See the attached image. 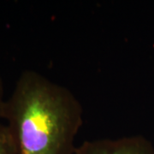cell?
Here are the masks:
<instances>
[{"label":"cell","instance_id":"1","mask_svg":"<svg viewBox=\"0 0 154 154\" xmlns=\"http://www.w3.org/2000/svg\"><path fill=\"white\" fill-rule=\"evenodd\" d=\"M1 119L7 121L18 154H75L83 107L69 88L26 70L5 100Z\"/></svg>","mask_w":154,"mask_h":154},{"label":"cell","instance_id":"2","mask_svg":"<svg viewBox=\"0 0 154 154\" xmlns=\"http://www.w3.org/2000/svg\"><path fill=\"white\" fill-rule=\"evenodd\" d=\"M75 154H154V149L146 139L134 135L86 140L77 146Z\"/></svg>","mask_w":154,"mask_h":154},{"label":"cell","instance_id":"3","mask_svg":"<svg viewBox=\"0 0 154 154\" xmlns=\"http://www.w3.org/2000/svg\"><path fill=\"white\" fill-rule=\"evenodd\" d=\"M0 154H18L16 144L6 124L0 122Z\"/></svg>","mask_w":154,"mask_h":154},{"label":"cell","instance_id":"4","mask_svg":"<svg viewBox=\"0 0 154 154\" xmlns=\"http://www.w3.org/2000/svg\"><path fill=\"white\" fill-rule=\"evenodd\" d=\"M5 102V100L4 99V84H3L2 78L0 76V118L2 116V111H3Z\"/></svg>","mask_w":154,"mask_h":154}]
</instances>
